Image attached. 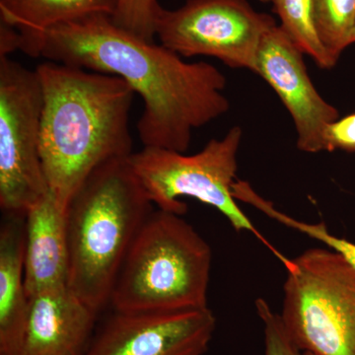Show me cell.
<instances>
[{
    "instance_id": "obj_22",
    "label": "cell",
    "mask_w": 355,
    "mask_h": 355,
    "mask_svg": "<svg viewBox=\"0 0 355 355\" xmlns=\"http://www.w3.org/2000/svg\"><path fill=\"white\" fill-rule=\"evenodd\" d=\"M259 1H261V2H266V3H273V2L275 1V0H259Z\"/></svg>"
},
{
    "instance_id": "obj_12",
    "label": "cell",
    "mask_w": 355,
    "mask_h": 355,
    "mask_svg": "<svg viewBox=\"0 0 355 355\" xmlns=\"http://www.w3.org/2000/svg\"><path fill=\"white\" fill-rule=\"evenodd\" d=\"M69 270L65 210L49 191L25 214L24 280L28 297L67 286Z\"/></svg>"
},
{
    "instance_id": "obj_23",
    "label": "cell",
    "mask_w": 355,
    "mask_h": 355,
    "mask_svg": "<svg viewBox=\"0 0 355 355\" xmlns=\"http://www.w3.org/2000/svg\"><path fill=\"white\" fill-rule=\"evenodd\" d=\"M352 44H355V29L354 31V34H352Z\"/></svg>"
},
{
    "instance_id": "obj_9",
    "label": "cell",
    "mask_w": 355,
    "mask_h": 355,
    "mask_svg": "<svg viewBox=\"0 0 355 355\" xmlns=\"http://www.w3.org/2000/svg\"><path fill=\"white\" fill-rule=\"evenodd\" d=\"M216 319L209 307L169 313H113L84 355H205Z\"/></svg>"
},
{
    "instance_id": "obj_4",
    "label": "cell",
    "mask_w": 355,
    "mask_h": 355,
    "mask_svg": "<svg viewBox=\"0 0 355 355\" xmlns=\"http://www.w3.org/2000/svg\"><path fill=\"white\" fill-rule=\"evenodd\" d=\"M211 263V248L189 222L154 209L121 266L110 307L132 313L205 309Z\"/></svg>"
},
{
    "instance_id": "obj_6",
    "label": "cell",
    "mask_w": 355,
    "mask_h": 355,
    "mask_svg": "<svg viewBox=\"0 0 355 355\" xmlns=\"http://www.w3.org/2000/svg\"><path fill=\"white\" fill-rule=\"evenodd\" d=\"M242 137V128L236 125L193 155L144 147L128 158V163L158 209L183 216L188 207L180 198H196L218 210L237 232L252 233L282 261L286 257L266 241L233 197Z\"/></svg>"
},
{
    "instance_id": "obj_18",
    "label": "cell",
    "mask_w": 355,
    "mask_h": 355,
    "mask_svg": "<svg viewBox=\"0 0 355 355\" xmlns=\"http://www.w3.org/2000/svg\"><path fill=\"white\" fill-rule=\"evenodd\" d=\"M256 310L263 326L265 355H303L287 334L280 314L265 299H257Z\"/></svg>"
},
{
    "instance_id": "obj_3",
    "label": "cell",
    "mask_w": 355,
    "mask_h": 355,
    "mask_svg": "<svg viewBox=\"0 0 355 355\" xmlns=\"http://www.w3.org/2000/svg\"><path fill=\"white\" fill-rule=\"evenodd\" d=\"M128 158L97 168L65 210L67 287L99 314L110 307L121 266L154 210Z\"/></svg>"
},
{
    "instance_id": "obj_10",
    "label": "cell",
    "mask_w": 355,
    "mask_h": 355,
    "mask_svg": "<svg viewBox=\"0 0 355 355\" xmlns=\"http://www.w3.org/2000/svg\"><path fill=\"white\" fill-rule=\"evenodd\" d=\"M303 55L284 30L275 26L261 41L254 72L263 77L291 114L299 150L322 153L326 128L340 113L318 92Z\"/></svg>"
},
{
    "instance_id": "obj_8",
    "label": "cell",
    "mask_w": 355,
    "mask_h": 355,
    "mask_svg": "<svg viewBox=\"0 0 355 355\" xmlns=\"http://www.w3.org/2000/svg\"><path fill=\"white\" fill-rule=\"evenodd\" d=\"M277 25L247 0H188L176 10L163 9L156 38L182 58L211 57L254 72L261 41Z\"/></svg>"
},
{
    "instance_id": "obj_7",
    "label": "cell",
    "mask_w": 355,
    "mask_h": 355,
    "mask_svg": "<svg viewBox=\"0 0 355 355\" xmlns=\"http://www.w3.org/2000/svg\"><path fill=\"white\" fill-rule=\"evenodd\" d=\"M43 91L36 69L0 57V207L26 214L50 191L41 153Z\"/></svg>"
},
{
    "instance_id": "obj_17",
    "label": "cell",
    "mask_w": 355,
    "mask_h": 355,
    "mask_svg": "<svg viewBox=\"0 0 355 355\" xmlns=\"http://www.w3.org/2000/svg\"><path fill=\"white\" fill-rule=\"evenodd\" d=\"M163 9L158 0H118L112 19L119 27L135 36L154 42Z\"/></svg>"
},
{
    "instance_id": "obj_20",
    "label": "cell",
    "mask_w": 355,
    "mask_h": 355,
    "mask_svg": "<svg viewBox=\"0 0 355 355\" xmlns=\"http://www.w3.org/2000/svg\"><path fill=\"white\" fill-rule=\"evenodd\" d=\"M317 241L324 243L336 253L340 254L345 260L355 268V243L349 241L345 238L336 237L331 234L326 226H322L315 232Z\"/></svg>"
},
{
    "instance_id": "obj_15",
    "label": "cell",
    "mask_w": 355,
    "mask_h": 355,
    "mask_svg": "<svg viewBox=\"0 0 355 355\" xmlns=\"http://www.w3.org/2000/svg\"><path fill=\"white\" fill-rule=\"evenodd\" d=\"M272 4L282 22L280 27L301 51L321 69L335 67L336 62L324 50L315 29L312 0H275Z\"/></svg>"
},
{
    "instance_id": "obj_5",
    "label": "cell",
    "mask_w": 355,
    "mask_h": 355,
    "mask_svg": "<svg viewBox=\"0 0 355 355\" xmlns=\"http://www.w3.org/2000/svg\"><path fill=\"white\" fill-rule=\"evenodd\" d=\"M282 322L299 349L355 355V268L333 250L286 259Z\"/></svg>"
},
{
    "instance_id": "obj_1",
    "label": "cell",
    "mask_w": 355,
    "mask_h": 355,
    "mask_svg": "<svg viewBox=\"0 0 355 355\" xmlns=\"http://www.w3.org/2000/svg\"><path fill=\"white\" fill-rule=\"evenodd\" d=\"M33 58L120 77L144 101L137 132L144 147L186 153L197 128L227 113L225 76L205 62H188L155 42L93 14L46 30L22 51Z\"/></svg>"
},
{
    "instance_id": "obj_11",
    "label": "cell",
    "mask_w": 355,
    "mask_h": 355,
    "mask_svg": "<svg viewBox=\"0 0 355 355\" xmlns=\"http://www.w3.org/2000/svg\"><path fill=\"white\" fill-rule=\"evenodd\" d=\"M21 355H84L99 313L69 287L40 292L30 297Z\"/></svg>"
},
{
    "instance_id": "obj_13",
    "label": "cell",
    "mask_w": 355,
    "mask_h": 355,
    "mask_svg": "<svg viewBox=\"0 0 355 355\" xmlns=\"http://www.w3.org/2000/svg\"><path fill=\"white\" fill-rule=\"evenodd\" d=\"M0 226V355L22 354L30 299L25 288V214Z\"/></svg>"
},
{
    "instance_id": "obj_16",
    "label": "cell",
    "mask_w": 355,
    "mask_h": 355,
    "mask_svg": "<svg viewBox=\"0 0 355 355\" xmlns=\"http://www.w3.org/2000/svg\"><path fill=\"white\" fill-rule=\"evenodd\" d=\"M313 20L320 42L334 62L352 44L355 0H312Z\"/></svg>"
},
{
    "instance_id": "obj_19",
    "label": "cell",
    "mask_w": 355,
    "mask_h": 355,
    "mask_svg": "<svg viewBox=\"0 0 355 355\" xmlns=\"http://www.w3.org/2000/svg\"><path fill=\"white\" fill-rule=\"evenodd\" d=\"M355 153V113L338 118L326 128L324 151Z\"/></svg>"
},
{
    "instance_id": "obj_2",
    "label": "cell",
    "mask_w": 355,
    "mask_h": 355,
    "mask_svg": "<svg viewBox=\"0 0 355 355\" xmlns=\"http://www.w3.org/2000/svg\"><path fill=\"white\" fill-rule=\"evenodd\" d=\"M36 71L43 91L42 163L51 193L67 210L97 168L133 153L135 93L120 77L50 60Z\"/></svg>"
},
{
    "instance_id": "obj_21",
    "label": "cell",
    "mask_w": 355,
    "mask_h": 355,
    "mask_svg": "<svg viewBox=\"0 0 355 355\" xmlns=\"http://www.w3.org/2000/svg\"><path fill=\"white\" fill-rule=\"evenodd\" d=\"M20 50V33L12 26L0 22V57Z\"/></svg>"
},
{
    "instance_id": "obj_14",
    "label": "cell",
    "mask_w": 355,
    "mask_h": 355,
    "mask_svg": "<svg viewBox=\"0 0 355 355\" xmlns=\"http://www.w3.org/2000/svg\"><path fill=\"white\" fill-rule=\"evenodd\" d=\"M118 0H0V22L20 33V51L46 30L93 15L113 16Z\"/></svg>"
},
{
    "instance_id": "obj_24",
    "label": "cell",
    "mask_w": 355,
    "mask_h": 355,
    "mask_svg": "<svg viewBox=\"0 0 355 355\" xmlns=\"http://www.w3.org/2000/svg\"><path fill=\"white\" fill-rule=\"evenodd\" d=\"M303 355H315V354H311V352H303Z\"/></svg>"
}]
</instances>
